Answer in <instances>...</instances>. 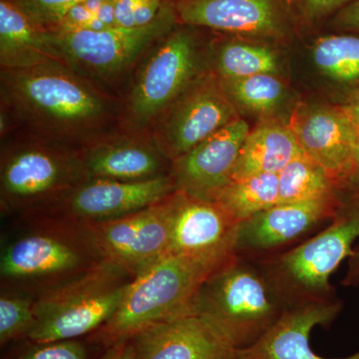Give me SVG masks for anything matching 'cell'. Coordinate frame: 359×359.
I'll use <instances>...</instances> for the list:
<instances>
[{
	"mask_svg": "<svg viewBox=\"0 0 359 359\" xmlns=\"http://www.w3.org/2000/svg\"><path fill=\"white\" fill-rule=\"evenodd\" d=\"M0 111L13 133L82 149L120 129L121 99L53 62L0 69Z\"/></svg>",
	"mask_w": 359,
	"mask_h": 359,
	"instance_id": "obj_1",
	"label": "cell"
},
{
	"mask_svg": "<svg viewBox=\"0 0 359 359\" xmlns=\"http://www.w3.org/2000/svg\"><path fill=\"white\" fill-rule=\"evenodd\" d=\"M25 218L29 226L2 245L4 290L36 297L103 263L88 224L50 217Z\"/></svg>",
	"mask_w": 359,
	"mask_h": 359,
	"instance_id": "obj_2",
	"label": "cell"
},
{
	"mask_svg": "<svg viewBox=\"0 0 359 359\" xmlns=\"http://www.w3.org/2000/svg\"><path fill=\"white\" fill-rule=\"evenodd\" d=\"M287 308L259 262L238 256L203 283L193 313L238 351L256 344Z\"/></svg>",
	"mask_w": 359,
	"mask_h": 359,
	"instance_id": "obj_3",
	"label": "cell"
},
{
	"mask_svg": "<svg viewBox=\"0 0 359 359\" xmlns=\"http://www.w3.org/2000/svg\"><path fill=\"white\" fill-rule=\"evenodd\" d=\"M197 27L177 25L148 51L121 97L120 130L151 134L168 108L210 69Z\"/></svg>",
	"mask_w": 359,
	"mask_h": 359,
	"instance_id": "obj_4",
	"label": "cell"
},
{
	"mask_svg": "<svg viewBox=\"0 0 359 359\" xmlns=\"http://www.w3.org/2000/svg\"><path fill=\"white\" fill-rule=\"evenodd\" d=\"M89 179L81 149L22 132L1 139L0 210L25 215L50 204Z\"/></svg>",
	"mask_w": 359,
	"mask_h": 359,
	"instance_id": "obj_5",
	"label": "cell"
},
{
	"mask_svg": "<svg viewBox=\"0 0 359 359\" xmlns=\"http://www.w3.org/2000/svg\"><path fill=\"white\" fill-rule=\"evenodd\" d=\"M178 25L174 4H165L153 22L141 27L47 32L65 65L111 95L121 99L148 51Z\"/></svg>",
	"mask_w": 359,
	"mask_h": 359,
	"instance_id": "obj_6",
	"label": "cell"
},
{
	"mask_svg": "<svg viewBox=\"0 0 359 359\" xmlns=\"http://www.w3.org/2000/svg\"><path fill=\"white\" fill-rule=\"evenodd\" d=\"M325 230L282 254L257 259L287 306L334 299L330 278L351 256L359 238V195L341 193Z\"/></svg>",
	"mask_w": 359,
	"mask_h": 359,
	"instance_id": "obj_7",
	"label": "cell"
},
{
	"mask_svg": "<svg viewBox=\"0 0 359 359\" xmlns=\"http://www.w3.org/2000/svg\"><path fill=\"white\" fill-rule=\"evenodd\" d=\"M214 273L186 257H161L134 276L112 318L94 337L110 346L155 323L193 313L201 285Z\"/></svg>",
	"mask_w": 359,
	"mask_h": 359,
	"instance_id": "obj_8",
	"label": "cell"
},
{
	"mask_svg": "<svg viewBox=\"0 0 359 359\" xmlns=\"http://www.w3.org/2000/svg\"><path fill=\"white\" fill-rule=\"evenodd\" d=\"M134 276L104 261L83 275L35 297L34 344L94 334L112 318Z\"/></svg>",
	"mask_w": 359,
	"mask_h": 359,
	"instance_id": "obj_9",
	"label": "cell"
},
{
	"mask_svg": "<svg viewBox=\"0 0 359 359\" xmlns=\"http://www.w3.org/2000/svg\"><path fill=\"white\" fill-rule=\"evenodd\" d=\"M238 118L223 80L210 68L161 116L151 135L172 162Z\"/></svg>",
	"mask_w": 359,
	"mask_h": 359,
	"instance_id": "obj_10",
	"label": "cell"
},
{
	"mask_svg": "<svg viewBox=\"0 0 359 359\" xmlns=\"http://www.w3.org/2000/svg\"><path fill=\"white\" fill-rule=\"evenodd\" d=\"M175 192L171 177L140 182L87 179L65 195L25 216L50 217L83 224L121 218Z\"/></svg>",
	"mask_w": 359,
	"mask_h": 359,
	"instance_id": "obj_11",
	"label": "cell"
},
{
	"mask_svg": "<svg viewBox=\"0 0 359 359\" xmlns=\"http://www.w3.org/2000/svg\"><path fill=\"white\" fill-rule=\"evenodd\" d=\"M172 194L121 218L88 224L104 261L135 276L169 254L173 229Z\"/></svg>",
	"mask_w": 359,
	"mask_h": 359,
	"instance_id": "obj_12",
	"label": "cell"
},
{
	"mask_svg": "<svg viewBox=\"0 0 359 359\" xmlns=\"http://www.w3.org/2000/svg\"><path fill=\"white\" fill-rule=\"evenodd\" d=\"M173 229L169 254L217 271L237 257L238 221L218 201L172 194Z\"/></svg>",
	"mask_w": 359,
	"mask_h": 359,
	"instance_id": "obj_13",
	"label": "cell"
},
{
	"mask_svg": "<svg viewBox=\"0 0 359 359\" xmlns=\"http://www.w3.org/2000/svg\"><path fill=\"white\" fill-rule=\"evenodd\" d=\"M289 125L304 154L341 190L359 148V125L346 106L299 107Z\"/></svg>",
	"mask_w": 359,
	"mask_h": 359,
	"instance_id": "obj_14",
	"label": "cell"
},
{
	"mask_svg": "<svg viewBox=\"0 0 359 359\" xmlns=\"http://www.w3.org/2000/svg\"><path fill=\"white\" fill-rule=\"evenodd\" d=\"M180 25L261 39H283L292 25L289 0H179Z\"/></svg>",
	"mask_w": 359,
	"mask_h": 359,
	"instance_id": "obj_15",
	"label": "cell"
},
{
	"mask_svg": "<svg viewBox=\"0 0 359 359\" xmlns=\"http://www.w3.org/2000/svg\"><path fill=\"white\" fill-rule=\"evenodd\" d=\"M250 131L249 124L238 118L172 161L169 176L175 191L199 199L218 200L233 181L241 149Z\"/></svg>",
	"mask_w": 359,
	"mask_h": 359,
	"instance_id": "obj_16",
	"label": "cell"
},
{
	"mask_svg": "<svg viewBox=\"0 0 359 359\" xmlns=\"http://www.w3.org/2000/svg\"><path fill=\"white\" fill-rule=\"evenodd\" d=\"M341 203L334 199L278 204L240 222L236 254L259 259L276 255L313 230L321 222L334 218Z\"/></svg>",
	"mask_w": 359,
	"mask_h": 359,
	"instance_id": "obj_17",
	"label": "cell"
},
{
	"mask_svg": "<svg viewBox=\"0 0 359 359\" xmlns=\"http://www.w3.org/2000/svg\"><path fill=\"white\" fill-rule=\"evenodd\" d=\"M89 179L140 182L168 176L172 162L151 134L117 130L81 149Z\"/></svg>",
	"mask_w": 359,
	"mask_h": 359,
	"instance_id": "obj_18",
	"label": "cell"
},
{
	"mask_svg": "<svg viewBox=\"0 0 359 359\" xmlns=\"http://www.w3.org/2000/svg\"><path fill=\"white\" fill-rule=\"evenodd\" d=\"M131 339L136 359H238L237 351L194 313L155 323Z\"/></svg>",
	"mask_w": 359,
	"mask_h": 359,
	"instance_id": "obj_19",
	"label": "cell"
},
{
	"mask_svg": "<svg viewBox=\"0 0 359 359\" xmlns=\"http://www.w3.org/2000/svg\"><path fill=\"white\" fill-rule=\"evenodd\" d=\"M339 299L290 306L280 320L250 348L237 351L238 359H359L358 353L344 358H325L309 344L316 325L327 327L339 316Z\"/></svg>",
	"mask_w": 359,
	"mask_h": 359,
	"instance_id": "obj_20",
	"label": "cell"
},
{
	"mask_svg": "<svg viewBox=\"0 0 359 359\" xmlns=\"http://www.w3.org/2000/svg\"><path fill=\"white\" fill-rule=\"evenodd\" d=\"M304 154L290 125L266 119L250 130L238 155L233 181L257 174H278Z\"/></svg>",
	"mask_w": 359,
	"mask_h": 359,
	"instance_id": "obj_21",
	"label": "cell"
},
{
	"mask_svg": "<svg viewBox=\"0 0 359 359\" xmlns=\"http://www.w3.org/2000/svg\"><path fill=\"white\" fill-rule=\"evenodd\" d=\"M42 32L6 0H0V69L63 63Z\"/></svg>",
	"mask_w": 359,
	"mask_h": 359,
	"instance_id": "obj_22",
	"label": "cell"
},
{
	"mask_svg": "<svg viewBox=\"0 0 359 359\" xmlns=\"http://www.w3.org/2000/svg\"><path fill=\"white\" fill-rule=\"evenodd\" d=\"M210 68L222 80H235L257 74H276L275 52L262 45L240 41L209 43Z\"/></svg>",
	"mask_w": 359,
	"mask_h": 359,
	"instance_id": "obj_23",
	"label": "cell"
},
{
	"mask_svg": "<svg viewBox=\"0 0 359 359\" xmlns=\"http://www.w3.org/2000/svg\"><path fill=\"white\" fill-rule=\"evenodd\" d=\"M313 57L316 67L325 76L348 90L347 102L358 95L359 34L347 33L321 37L314 44Z\"/></svg>",
	"mask_w": 359,
	"mask_h": 359,
	"instance_id": "obj_24",
	"label": "cell"
},
{
	"mask_svg": "<svg viewBox=\"0 0 359 359\" xmlns=\"http://www.w3.org/2000/svg\"><path fill=\"white\" fill-rule=\"evenodd\" d=\"M278 175L280 204L334 199L341 196L334 180L304 154L297 156Z\"/></svg>",
	"mask_w": 359,
	"mask_h": 359,
	"instance_id": "obj_25",
	"label": "cell"
},
{
	"mask_svg": "<svg viewBox=\"0 0 359 359\" xmlns=\"http://www.w3.org/2000/svg\"><path fill=\"white\" fill-rule=\"evenodd\" d=\"M217 201L238 221H244L280 204L278 175L257 174L231 181Z\"/></svg>",
	"mask_w": 359,
	"mask_h": 359,
	"instance_id": "obj_26",
	"label": "cell"
},
{
	"mask_svg": "<svg viewBox=\"0 0 359 359\" xmlns=\"http://www.w3.org/2000/svg\"><path fill=\"white\" fill-rule=\"evenodd\" d=\"M226 93L236 107L252 112L269 113L283 100L285 87L276 74H257L235 80H223Z\"/></svg>",
	"mask_w": 359,
	"mask_h": 359,
	"instance_id": "obj_27",
	"label": "cell"
},
{
	"mask_svg": "<svg viewBox=\"0 0 359 359\" xmlns=\"http://www.w3.org/2000/svg\"><path fill=\"white\" fill-rule=\"evenodd\" d=\"M35 297L13 290H2L0 297V342L27 337L34 325Z\"/></svg>",
	"mask_w": 359,
	"mask_h": 359,
	"instance_id": "obj_28",
	"label": "cell"
},
{
	"mask_svg": "<svg viewBox=\"0 0 359 359\" xmlns=\"http://www.w3.org/2000/svg\"><path fill=\"white\" fill-rule=\"evenodd\" d=\"M45 32H55L71 7L83 0H6Z\"/></svg>",
	"mask_w": 359,
	"mask_h": 359,
	"instance_id": "obj_29",
	"label": "cell"
},
{
	"mask_svg": "<svg viewBox=\"0 0 359 359\" xmlns=\"http://www.w3.org/2000/svg\"><path fill=\"white\" fill-rule=\"evenodd\" d=\"M18 359H87L86 348L74 339L36 344Z\"/></svg>",
	"mask_w": 359,
	"mask_h": 359,
	"instance_id": "obj_30",
	"label": "cell"
},
{
	"mask_svg": "<svg viewBox=\"0 0 359 359\" xmlns=\"http://www.w3.org/2000/svg\"><path fill=\"white\" fill-rule=\"evenodd\" d=\"M96 18L95 14L85 6L83 1L75 4L71 7L68 13L65 14L62 21L59 25L58 29L55 32H78V30H84L86 26L89 25L90 21Z\"/></svg>",
	"mask_w": 359,
	"mask_h": 359,
	"instance_id": "obj_31",
	"label": "cell"
},
{
	"mask_svg": "<svg viewBox=\"0 0 359 359\" xmlns=\"http://www.w3.org/2000/svg\"><path fill=\"white\" fill-rule=\"evenodd\" d=\"M353 0H299L302 13L309 20H318L337 13Z\"/></svg>",
	"mask_w": 359,
	"mask_h": 359,
	"instance_id": "obj_32",
	"label": "cell"
},
{
	"mask_svg": "<svg viewBox=\"0 0 359 359\" xmlns=\"http://www.w3.org/2000/svg\"><path fill=\"white\" fill-rule=\"evenodd\" d=\"M334 25L344 32L359 34V0H353L337 11Z\"/></svg>",
	"mask_w": 359,
	"mask_h": 359,
	"instance_id": "obj_33",
	"label": "cell"
},
{
	"mask_svg": "<svg viewBox=\"0 0 359 359\" xmlns=\"http://www.w3.org/2000/svg\"><path fill=\"white\" fill-rule=\"evenodd\" d=\"M165 4L166 2L164 0H141L134 13L135 27H141L153 22L159 15Z\"/></svg>",
	"mask_w": 359,
	"mask_h": 359,
	"instance_id": "obj_34",
	"label": "cell"
},
{
	"mask_svg": "<svg viewBox=\"0 0 359 359\" xmlns=\"http://www.w3.org/2000/svg\"><path fill=\"white\" fill-rule=\"evenodd\" d=\"M141 0H114L116 25L120 27L134 26V13Z\"/></svg>",
	"mask_w": 359,
	"mask_h": 359,
	"instance_id": "obj_35",
	"label": "cell"
},
{
	"mask_svg": "<svg viewBox=\"0 0 359 359\" xmlns=\"http://www.w3.org/2000/svg\"><path fill=\"white\" fill-rule=\"evenodd\" d=\"M102 359H136V349L131 339L120 340L109 346Z\"/></svg>",
	"mask_w": 359,
	"mask_h": 359,
	"instance_id": "obj_36",
	"label": "cell"
},
{
	"mask_svg": "<svg viewBox=\"0 0 359 359\" xmlns=\"http://www.w3.org/2000/svg\"><path fill=\"white\" fill-rule=\"evenodd\" d=\"M342 283L347 287L359 283V244L354 248L353 254L349 257L348 268Z\"/></svg>",
	"mask_w": 359,
	"mask_h": 359,
	"instance_id": "obj_37",
	"label": "cell"
},
{
	"mask_svg": "<svg viewBox=\"0 0 359 359\" xmlns=\"http://www.w3.org/2000/svg\"><path fill=\"white\" fill-rule=\"evenodd\" d=\"M340 192L359 195V149L351 174L342 185Z\"/></svg>",
	"mask_w": 359,
	"mask_h": 359,
	"instance_id": "obj_38",
	"label": "cell"
},
{
	"mask_svg": "<svg viewBox=\"0 0 359 359\" xmlns=\"http://www.w3.org/2000/svg\"><path fill=\"white\" fill-rule=\"evenodd\" d=\"M96 18L107 28L116 27L114 0H106L97 13Z\"/></svg>",
	"mask_w": 359,
	"mask_h": 359,
	"instance_id": "obj_39",
	"label": "cell"
},
{
	"mask_svg": "<svg viewBox=\"0 0 359 359\" xmlns=\"http://www.w3.org/2000/svg\"><path fill=\"white\" fill-rule=\"evenodd\" d=\"M344 105L346 106L347 109H348L349 113H351V116H353V119L358 122L359 125V93L358 95L353 97L349 102L346 104H344Z\"/></svg>",
	"mask_w": 359,
	"mask_h": 359,
	"instance_id": "obj_40",
	"label": "cell"
},
{
	"mask_svg": "<svg viewBox=\"0 0 359 359\" xmlns=\"http://www.w3.org/2000/svg\"><path fill=\"white\" fill-rule=\"evenodd\" d=\"M177 1H179V0H164V2H166V4H176Z\"/></svg>",
	"mask_w": 359,
	"mask_h": 359,
	"instance_id": "obj_41",
	"label": "cell"
},
{
	"mask_svg": "<svg viewBox=\"0 0 359 359\" xmlns=\"http://www.w3.org/2000/svg\"><path fill=\"white\" fill-rule=\"evenodd\" d=\"M359 149V148H358Z\"/></svg>",
	"mask_w": 359,
	"mask_h": 359,
	"instance_id": "obj_42",
	"label": "cell"
}]
</instances>
